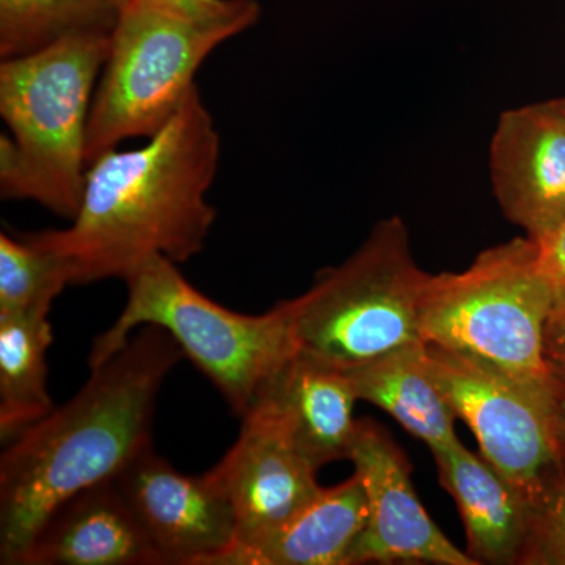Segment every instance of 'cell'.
Returning <instances> with one entry per match:
<instances>
[{
  "instance_id": "cell-5",
  "label": "cell",
  "mask_w": 565,
  "mask_h": 565,
  "mask_svg": "<svg viewBox=\"0 0 565 565\" xmlns=\"http://www.w3.org/2000/svg\"><path fill=\"white\" fill-rule=\"evenodd\" d=\"M429 277L415 262L403 218H384L308 291L282 300L297 352L348 371L422 343Z\"/></svg>"
},
{
  "instance_id": "cell-22",
  "label": "cell",
  "mask_w": 565,
  "mask_h": 565,
  "mask_svg": "<svg viewBox=\"0 0 565 565\" xmlns=\"http://www.w3.org/2000/svg\"><path fill=\"white\" fill-rule=\"evenodd\" d=\"M170 13L192 20H230V18L258 17L262 13L256 0H141Z\"/></svg>"
},
{
  "instance_id": "cell-24",
  "label": "cell",
  "mask_w": 565,
  "mask_h": 565,
  "mask_svg": "<svg viewBox=\"0 0 565 565\" xmlns=\"http://www.w3.org/2000/svg\"><path fill=\"white\" fill-rule=\"evenodd\" d=\"M545 345L550 366L565 373V308L553 311L546 327Z\"/></svg>"
},
{
  "instance_id": "cell-13",
  "label": "cell",
  "mask_w": 565,
  "mask_h": 565,
  "mask_svg": "<svg viewBox=\"0 0 565 565\" xmlns=\"http://www.w3.org/2000/svg\"><path fill=\"white\" fill-rule=\"evenodd\" d=\"M356 401L345 371L296 352L264 384L250 408L269 415L319 470L348 459L359 426Z\"/></svg>"
},
{
  "instance_id": "cell-9",
  "label": "cell",
  "mask_w": 565,
  "mask_h": 565,
  "mask_svg": "<svg viewBox=\"0 0 565 565\" xmlns=\"http://www.w3.org/2000/svg\"><path fill=\"white\" fill-rule=\"evenodd\" d=\"M348 460L362 481L370 509L351 565H476L427 514L412 484L407 457L384 429L359 422Z\"/></svg>"
},
{
  "instance_id": "cell-16",
  "label": "cell",
  "mask_w": 565,
  "mask_h": 565,
  "mask_svg": "<svg viewBox=\"0 0 565 565\" xmlns=\"http://www.w3.org/2000/svg\"><path fill=\"white\" fill-rule=\"evenodd\" d=\"M370 509L359 476L321 487L318 494L273 533L237 542L210 565H351Z\"/></svg>"
},
{
  "instance_id": "cell-23",
  "label": "cell",
  "mask_w": 565,
  "mask_h": 565,
  "mask_svg": "<svg viewBox=\"0 0 565 565\" xmlns=\"http://www.w3.org/2000/svg\"><path fill=\"white\" fill-rule=\"evenodd\" d=\"M542 274L553 294V311L565 308V215L542 239L535 241Z\"/></svg>"
},
{
  "instance_id": "cell-11",
  "label": "cell",
  "mask_w": 565,
  "mask_h": 565,
  "mask_svg": "<svg viewBox=\"0 0 565 565\" xmlns=\"http://www.w3.org/2000/svg\"><path fill=\"white\" fill-rule=\"evenodd\" d=\"M490 177L508 221L533 241L565 215V99L503 111L490 143Z\"/></svg>"
},
{
  "instance_id": "cell-27",
  "label": "cell",
  "mask_w": 565,
  "mask_h": 565,
  "mask_svg": "<svg viewBox=\"0 0 565 565\" xmlns=\"http://www.w3.org/2000/svg\"><path fill=\"white\" fill-rule=\"evenodd\" d=\"M565 99V98H564Z\"/></svg>"
},
{
  "instance_id": "cell-14",
  "label": "cell",
  "mask_w": 565,
  "mask_h": 565,
  "mask_svg": "<svg viewBox=\"0 0 565 565\" xmlns=\"http://www.w3.org/2000/svg\"><path fill=\"white\" fill-rule=\"evenodd\" d=\"M22 565H162L114 481L63 501L41 525Z\"/></svg>"
},
{
  "instance_id": "cell-25",
  "label": "cell",
  "mask_w": 565,
  "mask_h": 565,
  "mask_svg": "<svg viewBox=\"0 0 565 565\" xmlns=\"http://www.w3.org/2000/svg\"><path fill=\"white\" fill-rule=\"evenodd\" d=\"M553 397H555V407H553V424H555V434L561 452L565 457V373L553 370Z\"/></svg>"
},
{
  "instance_id": "cell-6",
  "label": "cell",
  "mask_w": 565,
  "mask_h": 565,
  "mask_svg": "<svg viewBox=\"0 0 565 565\" xmlns=\"http://www.w3.org/2000/svg\"><path fill=\"white\" fill-rule=\"evenodd\" d=\"M258 20H192L141 0H120L88 118V166L121 141L161 131L196 87V71L211 52Z\"/></svg>"
},
{
  "instance_id": "cell-12",
  "label": "cell",
  "mask_w": 565,
  "mask_h": 565,
  "mask_svg": "<svg viewBox=\"0 0 565 565\" xmlns=\"http://www.w3.org/2000/svg\"><path fill=\"white\" fill-rule=\"evenodd\" d=\"M316 471L269 415L250 408L237 440L206 471L236 516L234 544L273 533L310 503L321 490Z\"/></svg>"
},
{
  "instance_id": "cell-17",
  "label": "cell",
  "mask_w": 565,
  "mask_h": 565,
  "mask_svg": "<svg viewBox=\"0 0 565 565\" xmlns=\"http://www.w3.org/2000/svg\"><path fill=\"white\" fill-rule=\"evenodd\" d=\"M359 401L393 416L408 434L424 441L430 452L459 440L457 415L435 382L426 343H415L345 371Z\"/></svg>"
},
{
  "instance_id": "cell-1",
  "label": "cell",
  "mask_w": 565,
  "mask_h": 565,
  "mask_svg": "<svg viewBox=\"0 0 565 565\" xmlns=\"http://www.w3.org/2000/svg\"><path fill=\"white\" fill-rule=\"evenodd\" d=\"M218 159L221 137L195 87L145 147L88 166L70 228L28 234L68 263L71 285L126 281L154 256L189 262L215 221L206 195Z\"/></svg>"
},
{
  "instance_id": "cell-2",
  "label": "cell",
  "mask_w": 565,
  "mask_h": 565,
  "mask_svg": "<svg viewBox=\"0 0 565 565\" xmlns=\"http://www.w3.org/2000/svg\"><path fill=\"white\" fill-rule=\"evenodd\" d=\"M182 359L166 330L140 327L125 348L92 367L68 403L3 445L0 564L22 565L36 531L63 501L111 481L151 448L159 392Z\"/></svg>"
},
{
  "instance_id": "cell-18",
  "label": "cell",
  "mask_w": 565,
  "mask_h": 565,
  "mask_svg": "<svg viewBox=\"0 0 565 565\" xmlns=\"http://www.w3.org/2000/svg\"><path fill=\"white\" fill-rule=\"evenodd\" d=\"M50 313L0 315V440L10 444L54 411L47 392Z\"/></svg>"
},
{
  "instance_id": "cell-4",
  "label": "cell",
  "mask_w": 565,
  "mask_h": 565,
  "mask_svg": "<svg viewBox=\"0 0 565 565\" xmlns=\"http://www.w3.org/2000/svg\"><path fill=\"white\" fill-rule=\"evenodd\" d=\"M125 282L128 302L93 343L90 370L125 348L134 330L159 327L243 418L264 384L297 352L282 302L263 315L236 313L193 288L166 256H154Z\"/></svg>"
},
{
  "instance_id": "cell-3",
  "label": "cell",
  "mask_w": 565,
  "mask_h": 565,
  "mask_svg": "<svg viewBox=\"0 0 565 565\" xmlns=\"http://www.w3.org/2000/svg\"><path fill=\"white\" fill-rule=\"evenodd\" d=\"M111 32H84L0 65L2 199L33 200L73 221L88 163V118Z\"/></svg>"
},
{
  "instance_id": "cell-20",
  "label": "cell",
  "mask_w": 565,
  "mask_h": 565,
  "mask_svg": "<svg viewBox=\"0 0 565 565\" xmlns=\"http://www.w3.org/2000/svg\"><path fill=\"white\" fill-rule=\"evenodd\" d=\"M71 285L68 263L28 233H0V315L50 313Z\"/></svg>"
},
{
  "instance_id": "cell-15",
  "label": "cell",
  "mask_w": 565,
  "mask_h": 565,
  "mask_svg": "<svg viewBox=\"0 0 565 565\" xmlns=\"http://www.w3.org/2000/svg\"><path fill=\"white\" fill-rule=\"evenodd\" d=\"M433 456L441 486L459 509L467 555L476 565H522L533 500L462 441Z\"/></svg>"
},
{
  "instance_id": "cell-19",
  "label": "cell",
  "mask_w": 565,
  "mask_h": 565,
  "mask_svg": "<svg viewBox=\"0 0 565 565\" xmlns=\"http://www.w3.org/2000/svg\"><path fill=\"white\" fill-rule=\"evenodd\" d=\"M120 0H0V57H22L66 36L111 32Z\"/></svg>"
},
{
  "instance_id": "cell-26",
  "label": "cell",
  "mask_w": 565,
  "mask_h": 565,
  "mask_svg": "<svg viewBox=\"0 0 565 565\" xmlns=\"http://www.w3.org/2000/svg\"><path fill=\"white\" fill-rule=\"evenodd\" d=\"M564 476H565V467H564Z\"/></svg>"
},
{
  "instance_id": "cell-7",
  "label": "cell",
  "mask_w": 565,
  "mask_h": 565,
  "mask_svg": "<svg viewBox=\"0 0 565 565\" xmlns=\"http://www.w3.org/2000/svg\"><path fill=\"white\" fill-rule=\"evenodd\" d=\"M553 294L537 244L515 237L487 248L460 273L430 275L422 307L424 343L468 353L535 382L552 381L546 327Z\"/></svg>"
},
{
  "instance_id": "cell-10",
  "label": "cell",
  "mask_w": 565,
  "mask_h": 565,
  "mask_svg": "<svg viewBox=\"0 0 565 565\" xmlns=\"http://www.w3.org/2000/svg\"><path fill=\"white\" fill-rule=\"evenodd\" d=\"M111 481L136 512L162 565H210L236 541L232 505L210 476L181 473L152 446Z\"/></svg>"
},
{
  "instance_id": "cell-21",
  "label": "cell",
  "mask_w": 565,
  "mask_h": 565,
  "mask_svg": "<svg viewBox=\"0 0 565 565\" xmlns=\"http://www.w3.org/2000/svg\"><path fill=\"white\" fill-rule=\"evenodd\" d=\"M522 565H565V476L533 500V525Z\"/></svg>"
},
{
  "instance_id": "cell-8",
  "label": "cell",
  "mask_w": 565,
  "mask_h": 565,
  "mask_svg": "<svg viewBox=\"0 0 565 565\" xmlns=\"http://www.w3.org/2000/svg\"><path fill=\"white\" fill-rule=\"evenodd\" d=\"M435 382L478 440L479 451L534 500L564 473L553 424V377L535 382L468 353L426 343Z\"/></svg>"
}]
</instances>
